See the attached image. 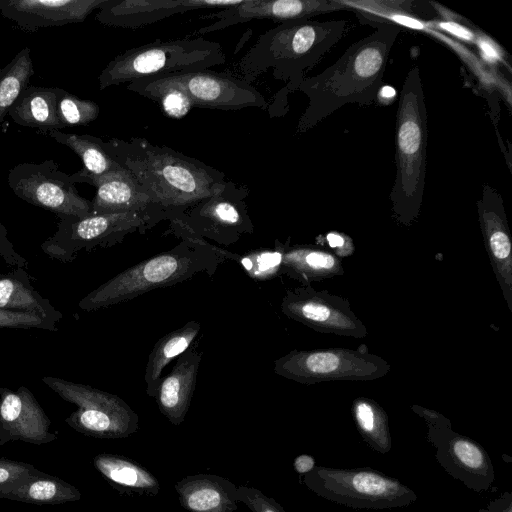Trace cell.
<instances>
[{
  "mask_svg": "<svg viewBox=\"0 0 512 512\" xmlns=\"http://www.w3.org/2000/svg\"><path fill=\"white\" fill-rule=\"evenodd\" d=\"M359 18L374 31L350 45L333 65L316 76L305 77L298 86L309 101L296 125V134L314 128L344 105L367 106L376 100L401 26Z\"/></svg>",
  "mask_w": 512,
  "mask_h": 512,
  "instance_id": "6da1fadb",
  "label": "cell"
},
{
  "mask_svg": "<svg viewBox=\"0 0 512 512\" xmlns=\"http://www.w3.org/2000/svg\"><path fill=\"white\" fill-rule=\"evenodd\" d=\"M103 147L147 189L169 221L217 193L226 182L220 170L141 137L112 138Z\"/></svg>",
  "mask_w": 512,
  "mask_h": 512,
  "instance_id": "7a4b0ae2",
  "label": "cell"
},
{
  "mask_svg": "<svg viewBox=\"0 0 512 512\" xmlns=\"http://www.w3.org/2000/svg\"><path fill=\"white\" fill-rule=\"evenodd\" d=\"M170 230L182 238L179 244L115 275L83 297L79 307L98 310L181 283L199 273L212 276L222 262L237 261L239 257L193 234L178 218L170 220Z\"/></svg>",
  "mask_w": 512,
  "mask_h": 512,
  "instance_id": "3957f363",
  "label": "cell"
},
{
  "mask_svg": "<svg viewBox=\"0 0 512 512\" xmlns=\"http://www.w3.org/2000/svg\"><path fill=\"white\" fill-rule=\"evenodd\" d=\"M348 20L311 19L279 23L260 35L237 65L239 77L251 82L268 69L286 82L285 92L296 91L305 73L339 42Z\"/></svg>",
  "mask_w": 512,
  "mask_h": 512,
  "instance_id": "277c9868",
  "label": "cell"
},
{
  "mask_svg": "<svg viewBox=\"0 0 512 512\" xmlns=\"http://www.w3.org/2000/svg\"><path fill=\"white\" fill-rule=\"evenodd\" d=\"M427 110L420 70L411 68L400 91L396 112V174L390 192L391 210L408 226L419 216L426 179Z\"/></svg>",
  "mask_w": 512,
  "mask_h": 512,
  "instance_id": "5b68a950",
  "label": "cell"
},
{
  "mask_svg": "<svg viewBox=\"0 0 512 512\" xmlns=\"http://www.w3.org/2000/svg\"><path fill=\"white\" fill-rule=\"evenodd\" d=\"M225 61L218 42L204 38L156 40L115 56L98 76L99 88L150 76L207 70Z\"/></svg>",
  "mask_w": 512,
  "mask_h": 512,
  "instance_id": "8992f818",
  "label": "cell"
},
{
  "mask_svg": "<svg viewBox=\"0 0 512 512\" xmlns=\"http://www.w3.org/2000/svg\"><path fill=\"white\" fill-rule=\"evenodd\" d=\"M303 483L316 495L354 509H391L417 500L416 493L398 479L369 467L316 465L303 476Z\"/></svg>",
  "mask_w": 512,
  "mask_h": 512,
  "instance_id": "52a82bcc",
  "label": "cell"
},
{
  "mask_svg": "<svg viewBox=\"0 0 512 512\" xmlns=\"http://www.w3.org/2000/svg\"><path fill=\"white\" fill-rule=\"evenodd\" d=\"M160 222L148 212H124L89 215L83 218L59 216L55 233L42 244L52 259L71 262L81 251L110 247L131 233H145Z\"/></svg>",
  "mask_w": 512,
  "mask_h": 512,
  "instance_id": "ba28073f",
  "label": "cell"
},
{
  "mask_svg": "<svg viewBox=\"0 0 512 512\" xmlns=\"http://www.w3.org/2000/svg\"><path fill=\"white\" fill-rule=\"evenodd\" d=\"M42 382L77 406L65 419L77 432L99 439H120L138 430L139 416L117 395L58 377L45 376Z\"/></svg>",
  "mask_w": 512,
  "mask_h": 512,
  "instance_id": "9c48e42d",
  "label": "cell"
},
{
  "mask_svg": "<svg viewBox=\"0 0 512 512\" xmlns=\"http://www.w3.org/2000/svg\"><path fill=\"white\" fill-rule=\"evenodd\" d=\"M390 364L378 355L347 348L292 350L274 361V372L302 384L371 381L385 376Z\"/></svg>",
  "mask_w": 512,
  "mask_h": 512,
  "instance_id": "30bf717a",
  "label": "cell"
},
{
  "mask_svg": "<svg viewBox=\"0 0 512 512\" xmlns=\"http://www.w3.org/2000/svg\"><path fill=\"white\" fill-rule=\"evenodd\" d=\"M7 183L17 197L58 217L91 215V201L79 194L71 176L53 159L15 165L8 172Z\"/></svg>",
  "mask_w": 512,
  "mask_h": 512,
  "instance_id": "8fae6325",
  "label": "cell"
},
{
  "mask_svg": "<svg viewBox=\"0 0 512 512\" xmlns=\"http://www.w3.org/2000/svg\"><path fill=\"white\" fill-rule=\"evenodd\" d=\"M248 194L246 185L226 181L221 190L177 218L203 239L209 238L223 245L233 244L254 230L245 201Z\"/></svg>",
  "mask_w": 512,
  "mask_h": 512,
  "instance_id": "7c38bea8",
  "label": "cell"
},
{
  "mask_svg": "<svg viewBox=\"0 0 512 512\" xmlns=\"http://www.w3.org/2000/svg\"><path fill=\"white\" fill-rule=\"evenodd\" d=\"M426 423V438L436 449L435 458L440 466L470 490L487 491L495 480L487 451L475 440L453 431L450 420L442 414Z\"/></svg>",
  "mask_w": 512,
  "mask_h": 512,
  "instance_id": "4fadbf2b",
  "label": "cell"
},
{
  "mask_svg": "<svg viewBox=\"0 0 512 512\" xmlns=\"http://www.w3.org/2000/svg\"><path fill=\"white\" fill-rule=\"evenodd\" d=\"M281 311L317 332L363 338L367 328L355 315L348 300L318 291L311 284L290 289L281 302Z\"/></svg>",
  "mask_w": 512,
  "mask_h": 512,
  "instance_id": "5bb4252c",
  "label": "cell"
},
{
  "mask_svg": "<svg viewBox=\"0 0 512 512\" xmlns=\"http://www.w3.org/2000/svg\"><path fill=\"white\" fill-rule=\"evenodd\" d=\"M172 75L186 91L193 107L223 111L268 107L252 83L239 76L208 69Z\"/></svg>",
  "mask_w": 512,
  "mask_h": 512,
  "instance_id": "9a60e30c",
  "label": "cell"
},
{
  "mask_svg": "<svg viewBox=\"0 0 512 512\" xmlns=\"http://www.w3.org/2000/svg\"><path fill=\"white\" fill-rule=\"evenodd\" d=\"M342 10L349 8L340 0H242L236 6L224 8L206 17L217 21L200 28L197 33L215 32L251 20L270 19L279 24Z\"/></svg>",
  "mask_w": 512,
  "mask_h": 512,
  "instance_id": "2e32d148",
  "label": "cell"
},
{
  "mask_svg": "<svg viewBox=\"0 0 512 512\" xmlns=\"http://www.w3.org/2000/svg\"><path fill=\"white\" fill-rule=\"evenodd\" d=\"M57 439L50 418L27 387L0 388V446L12 441L42 445Z\"/></svg>",
  "mask_w": 512,
  "mask_h": 512,
  "instance_id": "e0dca14e",
  "label": "cell"
},
{
  "mask_svg": "<svg viewBox=\"0 0 512 512\" xmlns=\"http://www.w3.org/2000/svg\"><path fill=\"white\" fill-rule=\"evenodd\" d=\"M477 211L490 263L507 306L512 310V243L500 193L485 184L477 201Z\"/></svg>",
  "mask_w": 512,
  "mask_h": 512,
  "instance_id": "ac0fdd59",
  "label": "cell"
},
{
  "mask_svg": "<svg viewBox=\"0 0 512 512\" xmlns=\"http://www.w3.org/2000/svg\"><path fill=\"white\" fill-rule=\"evenodd\" d=\"M242 0H107L95 19L103 25L135 29L202 8H229Z\"/></svg>",
  "mask_w": 512,
  "mask_h": 512,
  "instance_id": "d6986e66",
  "label": "cell"
},
{
  "mask_svg": "<svg viewBox=\"0 0 512 512\" xmlns=\"http://www.w3.org/2000/svg\"><path fill=\"white\" fill-rule=\"evenodd\" d=\"M107 0H0L1 15L27 32L83 22Z\"/></svg>",
  "mask_w": 512,
  "mask_h": 512,
  "instance_id": "ffe728a7",
  "label": "cell"
},
{
  "mask_svg": "<svg viewBox=\"0 0 512 512\" xmlns=\"http://www.w3.org/2000/svg\"><path fill=\"white\" fill-rule=\"evenodd\" d=\"M81 183L96 188V194L91 201L92 215L148 212L160 221L166 220L147 189L124 167L99 177L85 178Z\"/></svg>",
  "mask_w": 512,
  "mask_h": 512,
  "instance_id": "44dd1931",
  "label": "cell"
},
{
  "mask_svg": "<svg viewBox=\"0 0 512 512\" xmlns=\"http://www.w3.org/2000/svg\"><path fill=\"white\" fill-rule=\"evenodd\" d=\"M202 352L191 345L182 353L170 373L161 378L154 395L157 406L172 424L184 422L195 391Z\"/></svg>",
  "mask_w": 512,
  "mask_h": 512,
  "instance_id": "7402d4cb",
  "label": "cell"
},
{
  "mask_svg": "<svg viewBox=\"0 0 512 512\" xmlns=\"http://www.w3.org/2000/svg\"><path fill=\"white\" fill-rule=\"evenodd\" d=\"M174 488L180 505L189 512L237 510V486L222 476L204 473L189 475L177 481Z\"/></svg>",
  "mask_w": 512,
  "mask_h": 512,
  "instance_id": "603a6c76",
  "label": "cell"
},
{
  "mask_svg": "<svg viewBox=\"0 0 512 512\" xmlns=\"http://www.w3.org/2000/svg\"><path fill=\"white\" fill-rule=\"evenodd\" d=\"M278 244L282 251L280 275L285 274L303 284H311L312 281L344 274L341 260L328 251L308 245Z\"/></svg>",
  "mask_w": 512,
  "mask_h": 512,
  "instance_id": "cb8c5ba5",
  "label": "cell"
},
{
  "mask_svg": "<svg viewBox=\"0 0 512 512\" xmlns=\"http://www.w3.org/2000/svg\"><path fill=\"white\" fill-rule=\"evenodd\" d=\"M93 466L121 494L156 496L159 492L158 479L141 464L125 456L100 453L94 456Z\"/></svg>",
  "mask_w": 512,
  "mask_h": 512,
  "instance_id": "d4e9b609",
  "label": "cell"
},
{
  "mask_svg": "<svg viewBox=\"0 0 512 512\" xmlns=\"http://www.w3.org/2000/svg\"><path fill=\"white\" fill-rule=\"evenodd\" d=\"M0 309L35 313L55 324L63 318L62 312L35 290L22 267L0 274Z\"/></svg>",
  "mask_w": 512,
  "mask_h": 512,
  "instance_id": "484cf974",
  "label": "cell"
},
{
  "mask_svg": "<svg viewBox=\"0 0 512 512\" xmlns=\"http://www.w3.org/2000/svg\"><path fill=\"white\" fill-rule=\"evenodd\" d=\"M61 88L28 86L8 110V115L18 125L40 131L60 130L63 125L57 116V98Z\"/></svg>",
  "mask_w": 512,
  "mask_h": 512,
  "instance_id": "4316f807",
  "label": "cell"
},
{
  "mask_svg": "<svg viewBox=\"0 0 512 512\" xmlns=\"http://www.w3.org/2000/svg\"><path fill=\"white\" fill-rule=\"evenodd\" d=\"M41 133L67 146L82 160L83 168L70 175L75 184L81 183L85 178L99 177L122 167L106 152L104 141L100 137L64 133L61 130H45Z\"/></svg>",
  "mask_w": 512,
  "mask_h": 512,
  "instance_id": "83f0119b",
  "label": "cell"
},
{
  "mask_svg": "<svg viewBox=\"0 0 512 512\" xmlns=\"http://www.w3.org/2000/svg\"><path fill=\"white\" fill-rule=\"evenodd\" d=\"M81 496L75 486L43 471L0 491V498L35 505L64 504L80 500Z\"/></svg>",
  "mask_w": 512,
  "mask_h": 512,
  "instance_id": "f1b7e54d",
  "label": "cell"
},
{
  "mask_svg": "<svg viewBox=\"0 0 512 512\" xmlns=\"http://www.w3.org/2000/svg\"><path fill=\"white\" fill-rule=\"evenodd\" d=\"M200 329V323L192 320L164 335L156 342L149 354L145 368L144 380L148 396L154 398L164 368L192 345Z\"/></svg>",
  "mask_w": 512,
  "mask_h": 512,
  "instance_id": "f546056e",
  "label": "cell"
},
{
  "mask_svg": "<svg viewBox=\"0 0 512 512\" xmlns=\"http://www.w3.org/2000/svg\"><path fill=\"white\" fill-rule=\"evenodd\" d=\"M127 89L156 102L172 119L185 117L193 108L186 91L172 74L141 78L128 83Z\"/></svg>",
  "mask_w": 512,
  "mask_h": 512,
  "instance_id": "4dcf8cb0",
  "label": "cell"
},
{
  "mask_svg": "<svg viewBox=\"0 0 512 512\" xmlns=\"http://www.w3.org/2000/svg\"><path fill=\"white\" fill-rule=\"evenodd\" d=\"M352 412L357 430L366 444L376 452L388 453L392 438L385 410L374 400L359 397L353 402Z\"/></svg>",
  "mask_w": 512,
  "mask_h": 512,
  "instance_id": "1f68e13d",
  "label": "cell"
},
{
  "mask_svg": "<svg viewBox=\"0 0 512 512\" xmlns=\"http://www.w3.org/2000/svg\"><path fill=\"white\" fill-rule=\"evenodd\" d=\"M34 74V67L29 47L22 48L13 59L0 69V125L9 108L21 92L28 87Z\"/></svg>",
  "mask_w": 512,
  "mask_h": 512,
  "instance_id": "d6a6232c",
  "label": "cell"
},
{
  "mask_svg": "<svg viewBox=\"0 0 512 512\" xmlns=\"http://www.w3.org/2000/svg\"><path fill=\"white\" fill-rule=\"evenodd\" d=\"M57 116L63 127L87 125L99 115V105L91 100L81 99L61 88L57 98Z\"/></svg>",
  "mask_w": 512,
  "mask_h": 512,
  "instance_id": "836d02e7",
  "label": "cell"
},
{
  "mask_svg": "<svg viewBox=\"0 0 512 512\" xmlns=\"http://www.w3.org/2000/svg\"><path fill=\"white\" fill-rule=\"evenodd\" d=\"M237 261L251 278L267 280L280 275L282 251L276 241L275 249L251 251L245 256H239Z\"/></svg>",
  "mask_w": 512,
  "mask_h": 512,
  "instance_id": "e575fe53",
  "label": "cell"
},
{
  "mask_svg": "<svg viewBox=\"0 0 512 512\" xmlns=\"http://www.w3.org/2000/svg\"><path fill=\"white\" fill-rule=\"evenodd\" d=\"M0 328H37L51 332L58 331L57 324L35 313L16 312L0 309Z\"/></svg>",
  "mask_w": 512,
  "mask_h": 512,
  "instance_id": "d590c367",
  "label": "cell"
},
{
  "mask_svg": "<svg viewBox=\"0 0 512 512\" xmlns=\"http://www.w3.org/2000/svg\"><path fill=\"white\" fill-rule=\"evenodd\" d=\"M41 473L33 464L0 458V491Z\"/></svg>",
  "mask_w": 512,
  "mask_h": 512,
  "instance_id": "8d00e7d4",
  "label": "cell"
},
{
  "mask_svg": "<svg viewBox=\"0 0 512 512\" xmlns=\"http://www.w3.org/2000/svg\"><path fill=\"white\" fill-rule=\"evenodd\" d=\"M236 498L244 503L252 512H286L273 498L266 496L254 487H237Z\"/></svg>",
  "mask_w": 512,
  "mask_h": 512,
  "instance_id": "74e56055",
  "label": "cell"
},
{
  "mask_svg": "<svg viewBox=\"0 0 512 512\" xmlns=\"http://www.w3.org/2000/svg\"><path fill=\"white\" fill-rule=\"evenodd\" d=\"M0 257L10 267L27 268L28 261L14 248L8 237L7 228L0 222Z\"/></svg>",
  "mask_w": 512,
  "mask_h": 512,
  "instance_id": "f35d334b",
  "label": "cell"
},
{
  "mask_svg": "<svg viewBox=\"0 0 512 512\" xmlns=\"http://www.w3.org/2000/svg\"><path fill=\"white\" fill-rule=\"evenodd\" d=\"M478 512H512V493L509 491L502 493Z\"/></svg>",
  "mask_w": 512,
  "mask_h": 512,
  "instance_id": "ab89813d",
  "label": "cell"
},
{
  "mask_svg": "<svg viewBox=\"0 0 512 512\" xmlns=\"http://www.w3.org/2000/svg\"><path fill=\"white\" fill-rule=\"evenodd\" d=\"M315 466L316 463L314 457L308 454H301L293 461L294 470L302 476L312 471Z\"/></svg>",
  "mask_w": 512,
  "mask_h": 512,
  "instance_id": "60d3db41",
  "label": "cell"
},
{
  "mask_svg": "<svg viewBox=\"0 0 512 512\" xmlns=\"http://www.w3.org/2000/svg\"><path fill=\"white\" fill-rule=\"evenodd\" d=\"M327 241L332 248H342L345 244L344 237L337 233L328 234Z\"/></svg>",
  "mask_w": 512,
  "mask_h": 512,
  "instance_id": "b9f144b4",
  "label": "cell"
}]
</instances>
